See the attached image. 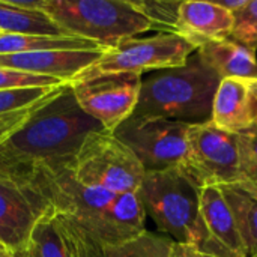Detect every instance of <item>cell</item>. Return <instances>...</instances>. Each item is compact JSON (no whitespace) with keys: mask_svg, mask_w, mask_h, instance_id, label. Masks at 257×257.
Listing matches in <instances>:
<instances>
[{"mask_svg":"<svg viewBox=\"0 0 257 257\" xmlns=\"http://www.w3.org/2000/svg\"><path fill=\"white\" fill-rule=\"evenodd\" d=\"M50 209L47 200L26 181L0 176V242L17 253L36 221Z\"/></svg>","mask_w":257,"mask_h":257,"instance_id":"cell-10","label":"cell"},{"mask_svg":"<svg viewBox=\"0 0 257 257\" xmlns=\"http://www.w3.org/2000/svg\"><path fill=\"white\" fill-rule=\"evenodd\" d=\"M196 53L220 80L239 78L244 81H257L256 53L232 38L206 42Z\"/></svg>","mask_w":257,"mask_h":257,"instance_id":"cell-17","label":"cell"},{"mask_svg":"<svg viewBox=\"0 0 257 257\" xmlns=\"http://www.w3.org/2000/svg\"><path fill=\"white\" fill-rule=\"evenodd\" d=\"M235 24L230 38L244 45L250 51H257V0H248V3L233 14Z\"/></svg>","mask_w":257,"mask_h":257,"instance_id":"cell-25","label":"cell"},{"mask_svg":"<svg viewBox=\"0 0 257 257\" xmlns=\"http://www.w3.org/2000/svg\"><path fill=\"white\" fill-rule=\"evenodd\" d=\"M134 8L160 33H176L182 0H131Z\"/></svg>","mask_w":257,"mask_h":257,"instance_id":"cell-22","label":"cell"},{"mask_svg":"<svg viewBox=\"0 0 257 257\" xmlns=\"http://www.w3.org/2000/svg\"><path fill=\"white\" fill-rule=\"evenodd\" d=\"M56 87H27L0 90V116L20 111L41 102Z\"/></svg>","mask_w":257,"mask_h":257,"instance_id":"cell-24","label":"cell"},{"mask_svg":"<svg viewBox=\"0 0 257 257\" xmlns=\"http://www.w3.org/2000/svg\"><path fill=\"white\" fill-rule=\"evenodd\" d=\"M202 257H217V256H208V254H202Z\"/></svg>","mask_w":257,"mask_h":257,"instance_id":"cell-35","label":"cell"},{"mask_svg":"<svg viewBox=\"0 0 257 257\" xmlns=\"http://www.w3.org/2000/svg\"><path fill=\"white\" fill-rule=\"evenodd\" d=\"M233 24V14L215 2L182 0L176 35L187 39L197 51L206 42L230 38Z\"/></svg>","mask_w":257,"mask_h":257,"instance_id":"cell-15","label":"cell"},{"mask_svg":"<svg viewBox=\"0 0 257 257\" xmlns=\"http://www.w3.org/2000/svg\"><path fill=\"white\" fill-rule=\"evenodd\" d=\"M200 214L211 241V256L247 257L232 209L220 187L200 190Z\"/></svg>","mask_w":257,"mask_h":257,"instance_id":"cell-14","label":"cell"},{"mask_svg":"<svg viewBox=\"0 0 257 257\" xmlns=\"http://www.w3.org/2000/svg\"><path fill=\"white\" fill-rule=\"evenodd\" d=\"M173 239L158 233L145 232L140 236L114 247H101L104 257H167Z\"/></svg>","mask_w":257,"mask_h":257,"instance_id":"cell-21","label":"cell"},{"mask_svg":"<svg viewBox=\"0 0 257 257\" xmlns=\"http://www.w3.org/2000/svg\"><path fill=\"white\" fill-rule=\"evenodd\" d=\"M51 50H107L95 42L75 36L5 35L0 33V54L51 51Z\"/></svg>","mask_w":257,"mask_h":257,"instance_id":"cell-20","label":"cell"},{"mask_svg":"<svg viewBox=\"0 0 257 257\" xmlns=\"http://www.w3.org/2000/svg\"><path fill=\"white\" fill-rule=\"evenodd\" d=\"M63 84L66 83L57 78L44 77L38 74H29L24 71H17V69L0 66V90L27 89V87H57Z\"/></svg>","mask_w":257,"mask_h":257,"instance_id":"cell-26","label":"cell"},{"mask_svg":"<svg viewBox=\"0 0 257 257\" xmlns=\"http://www.w3.org/2000/svg\"><path fill=\"white\" fill-rule=\"evenodd\" d=\"M220 188L232 209L247 257H257V196L239 182Z\"/></svg>","mask_w":257,"mask_h":257,"instance_id":"cell-18","label":"cell"},{"mask_svg":"<svg viewBox=\"0 0 257 257\" xmlns=\"http://www.w3.org/2000/svg\"><path fill=\"white\" fill-rule=\"evenodd\" d=\"M167 257H202V253L187 244H181V242H175L172 244V248L169 251Z\"/></svg>","mask_w":257,"mask_h":257,"instance_id":"cell-28","label":"cell"},{"mask_svg":"<svg viewBox=\"0 0 257 257\" xmlns=\"http://www.w3.org/2000/svg\"><path fill=\"white\" fill-rule=\"evenodd\" d=\"M211 122L220 130L236 136L251 130L253 116L248 81L239 78L220 81L212 102Z\"/></svg>","mask_w":257,"mask_h":257,"instance_id":"cell-16","label":"cell"},{"mask_svg":"<svg viewBox=\"0 0 257 257\" xmlns=\"http://www.w3.org/2000/svg\"><path fill=\"white\" fill-rule=\"evenodd\" d=\"M105 51L107 50H51L0 54V66L57 78L71 84L80 72L92 66Z\"/></svg>","mask_w":257,"mask_h":257,"instance_id":"cell-13","label":"cell"},{"mask_svg":"<svg viewBox=\"0 0 257 257\" xmlns=\"http://www.w3.org/2000/svg\"><path fill=\"white\" fill-rule=\"evenodd\" d=\"M146 217L145 205L136 191L116 194L108 206L78 224L101 247H114L145 233Z\"/></svg>","mask_w":257,"mask_h":257,"instance_id":"cell-12","label":"cell"},{"mask_svg":"<svg viewBox=\"0 0 257 257\" xmlns=\"http://www.w3.org/2000/svg\"><path fill=\"white\" fill-rule=\"evenodd\" d=\"M101 130L104 126L78 105L71 84L59 86L0 146V176H15L41 163L72 160L84 140Z\"/></svg>","mask_w":257,"mask_h":257,"instance_id":"cell-1","label":"cell"},{"mask_svg":"<svg viewBox=\"0 0 257 257\" xmlns=\"http://www.w3.org/2000/svg\"><path fill=\"white\" fill-rule=\"evenodd\" d=\"M190 125L178 120L130 117L113 133L134 152L146 172H163L184 166Z\"/></svg>","mask_w":257,"mask_h":257,"instance_id":"cell-8","label":"cell"},{"mask_svg":"<svg viewBox=\"0 0 257 257\" xmlns=\"http://www.w3.org/2000/svg\"><path fill=\"white\" fill-rule=\"evenodd\" d=\"M248 86H250V108L254 120V117L257 116V81H248Z\"/></svg>","mask_w":257,"mask_h":257,"instance_id":"cell-30","label":"cell"},{"mask_svg":"<svg viewBox=\"0 0 257 257\" xmlns=\"http://www.w3.org/2000/svg\"><path fill=\"white\" fill-rule=\"evenodd\" d=\"M0 257H15L14 251H11L5 244L0 242Z\"/></svg>","mask_w":257,"mask_h":257,"instance_id":"cell-32","label":"cell"},{"mask_svg":"<svg viewBox=\"0 0 257 257\" xmlns=\"http://www.w3.org/2000/svg\"><path fill=\"white\" fill-rule=\"evenodd\" d=\"M220 81V77L194 53L185 65L154 71L142 81L139 102L131 119L208 122Z\"/></svg>","mask_w":257,"mask_h":257,"instance_id":"cell-2","label":"cell"},{"mask_svg":"<svg viewBox=\"0 0 257 257\" xmlns=\"http://www.w3.org/2000/svg\"><path fill=\"white\" fill-rule=\"evenodd\" d=\"M71 164L78 182L113 194L139 191L146 175L134 152L107 130L90 134Z\"/></svg>","mask_w":257,"mask_h":257,"instance_id":"cell-5","label":"cell"},{"mask_svg":"<svg viewBox=\"0 0 257 257\" xmlns=\"http://www.w3.org/2000/svg\"><path fill=\"white\" fill-rule=\"evenodd\" d=\"M253 126H257V116L254 117V120H253ZM253 126H251V128H253Z\"/></svg>","mask_w":257,"mask_h":257,"instance_id":"cell-33","label":"cell"},{"mask_svg":"<svg viewBox=\"0 0 257 257\" xmlns=\"http://www.w3.org/2000/svg\"><path fill=\"white\" fill-rule=\"evenodd\" d=\"M57 89V87H56ZM45 99V98H44ZM42 99V101H44ZM41 101V102H42ZM41 102L32 105V107H27L24 110H20V111H14V113H9V114H3L0 116V146L36 111V108L41 105Z\"/></svg>","mask_w":257,"mask_h":257,"instance_id":"cell-27","label":"cell"},{"mask_svg":"<svg viewBox=\"0 0 257 257\" xmlns=\"http://www.w3.org/2000/svg\"><path fill=\"white\" fill-rule=\"evenodd\" d=\"M215 3L220 5L221 8H224L226 11H229L232 14H236L238 11H241L248 3V0H220V2H215Z\"/></svg>","mask_w":257,"mask_h":257,"instance_id":"cell-29","label":"cell"},{"mask_svg":"<svg viewBox=\"0 0 257 257\" xmlns=\"http://www.w3.org/2000/svg\"><path fill=\"white\" fill-rule=\"evenodd\" d=\"M239 184L257 196V134L247 131L238 136Z\"/></svg>","mask_w":257,"mask_h":257,"instance_id":"cell-23","label":"cell"},{"mask_svg":"<svg viewBox=\"0 0 257 257\" xmlns=\"http://www.w3.org/2000/svg\"><path fill=\"white\" fill-rule=\"evenodd\" d=\"M196 53L194 45L176 33H158L149 38H131L107 50L92 66L80 72L72 83L108 74H140L178 68Z\"/></svg>","mask_w":257,"mask_h":257,"instance_id":"cell-6","label":"cell"},{"mask_svg":"<svg viewBox=\"0 0 257 257\" xmlns=\"http://www.w3.org/2000/svg\"><path fill=\"white\" fill-rule=\"evenodd\" d=\"M142 81L140 74H108L71 83V87L83 111L113 133L134 113Z\"/></svg>","mask_w":257,"mask_h":257,"instance_id":"cell-9","label":"cell"},{"mask_svg":"<svg viewBox=\"0 0 257 257\" xmlns=\"http://www.w3.org/2000/svg\"><path fill=\"white\" fill-rule=\"evenodd\" d=\"M89 257H104L102 256V250H101V247L92 239L90 241V254Z\"/></svg>","mask_w":257,"mask_h":257,"instance_id":"cell-31","label":"cell"},{"mask_svg":"<svg viewBox=\"0 0 257 257\" xmlns=\"http://www.w3.org/2000/svg\"><path fill=\"white\" fill-rule=\"evenodd\" d=\"M248 131H253V133H256L257 134V126H253L251 130H248Z\"/></svg>","mask_w":257,"mask_h":257,"instance_id":"cell-34","label":"cell"},{"mask_svg":"<svg viewBox=\"0 0 257 257\" xmlns=\"http://www.w3.org/2000/svg\"><path fill=\"white\" fill-rule=\"evenodd\" d=\"M15 257H89L90 236L68 214L50 208Z\"/></svg>","mask_w":257,"mask_h":257,"instance_id":"cell-11","label":"cell"},{"mask_svg":"<svg viewBox=\"0 0 257 257\" xmlns=\"http://www.w3.org/2000/svg\"><path fill=\"white\" fill-rule=\"evenodd\" d=\"M187 142V158L179 169L200 188L239 182V145L236 134L223 131L208 120L191 123Z\"/></svg>","mask_w":257,"mask_h":257,"instance_id":"cell-7","label":"cell"},{"mask_svg":"<svg viewBox=\"0 0 257 257\" xmlns=\"http://www.w3.org/2000/svg\"><path fill=\"white\" fill-rule=\"evenodd\" d=\"M200 190L178 167L146 172L139 196L161 233L211 256V241L200 214Z\"/></svg>","mask_w":257,"mask_h":257,"instance_id":"cell-3","label":"cell"},{"mask_svg":"<svg viewBox=\"0 0 257 257\" xmlns=\"http://www.w3.org/2000/svg\"><path fill=\"white\" fill-rule=\"evenodd\" d=\"M42 9L66 35L107 50L154 30L131 0H44Z\"/></svg>","mask_w":257,"mask_h":257,"instance_id":"cell-4","label":"cell"},{"mask_svg":"<svg viewBox=\"0 0 257 257\" xmlns=\"http://www.w3.org/2000/svg\"><path fill=\"white\" fill-rule=\"evenodd\" d=\"M0 33L69 36L44 11L23 9L12 0H0Z\"/></svg>","mask_w":257,"mask_h":257,"instance_id":"cell-19","label":"cell"}]
</instances>
